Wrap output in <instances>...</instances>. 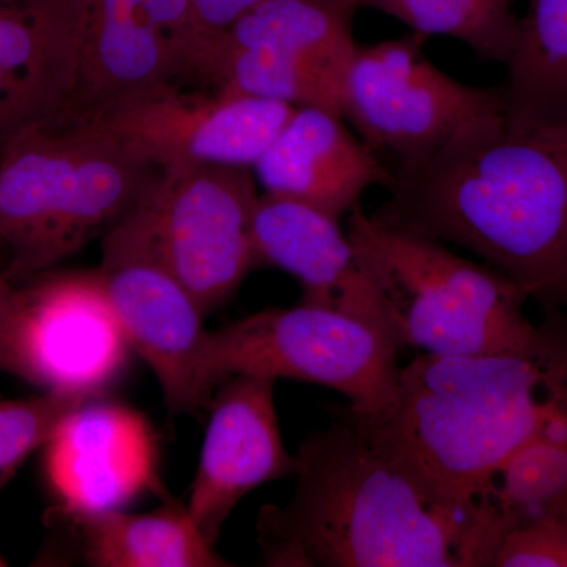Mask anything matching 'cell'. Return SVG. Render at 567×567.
Segmentation results:
<instances>
[{"label":"cell","mask_w":567,"mask_h":567,"mask_svg":"<svg viewBox=\"0 0 567 567\" xmlns=\"http://www.w3.org/2000/svg\"><path fill=\"white\" fill-rule=\"evenodd\" d=\"M297 487L257 517L271 567L494 566L509 528L486 499L435 492L352 410L298 450Z\"/></svg>","instance_id":"obj_1"},{"label":"cell","mask_w":567,"mask_h":567,"mask_svg":"<svg viewBox=\"0 0 567 567\" xmlns=\"http://www.w3.org/2000/svg\"><path fill=\"white\" fill-rule=\"evenodd\" d=\"M391 171L377 223L468 249L536 301L567 274V128L491 115Z\"/></svg>","instance_id":"obj_2"},{"label":"cell","mask_w":567,"mask_h":567,"mask_svg":"<svg viewBox=\"0 0 567 567\" xmlns=\"http://www.w3.org/2000/svg\"><path fill=\"white\" fill-rule=\"evenodd\" d=\"M361 420L435 492L475 506L517 451L567 431V317L544 309L514 352L420 354L401 369L393 410Z\"/></svg>","instance_id":"obj_3"},{"label":"cell","mask_w":567,"mask_h":567,"mask_svg":"<svg viewBox=\"0 0 567 567\" xmlns=\"http://www.w3.org/2000/svg\"><path fill=\"white\" fill-rule=\"evenodd\" d=\"M158 169L71 115L0 147V275L24 284L106 234Z\"/></svg>","instance_id":"obj_4"},{"label":"cell","mask_w":567,"mask_h":567,"mask_svg":"<svg viewBox=\"0 0 567 567\" xmlns=\"http://www.w3.org/2000/svg\"><path fill=\"white\" fill-rule=\"evenodd\" d=\"M371 275L395 346L439 357L525 349L536 336L524 290L445 244L394 229L354 207L347 229Z\"/></svg>","instance_id":"obj_5"},{"label":"cell","mask_w":567,"mask_h":567,"mask_svg":"<svg viewBox=\"0 0 567 567\" xmlns=\"http://www.w3.org/2000/svg\"><path fill=\"white\" fill-rule=\"evenodd\" d=\"M399 347L371 324L300 303L274 308L210 331L208 390L234 375L292 379L331 388L354 415L380 420L398 401Z\"/></svg>","instance_id":"obj_6"},{"label":"cell","mask_w":567,"mask_h":567,"mask_svg":"<svg viewBox=\"0 0 567 567\" xmlns=\"http://www.w3.org/2000/svg\"><path fill=\"white\" fill-rule=\"evenodd\" d=\"M147 188L103 235L96 270L130 346L158 379L169 413L194 415L208 409L213 398L204 374L210 331L193 295L164 259Z\"/></svg>","instance_id":"obj_7"},{"label":"cell","mask_w":567,"mask_h":567,"mask_svg":"<svg viewBox=\"0 0 567 567\" xmlns=\"http://www.w3.org/2000/svg\"><path fill=\"white\" fill-rule=\"evenodd\" d=\"M402 39L358 47L347 70L341 114L361 141L393 167L421 162L491 115L505 114L502 89L473 87L425 59L424 40Z\"/></svg>","instance_id":"obj_8"},{"label":"cell","mask_w":567,"mask_h":567,"mask_svg":"<svg viewBox=\"0 0 567 567\" xmlns=\"http://www.w3.org/2000/svg\"><path fill=\"white\" fill-rule=\"evenodd\" d=\"M218 40L193 0H84L80 80L62 115L192 78L213 82Z\"/></svg>","instance_id":"obj_9"},{"label":"cell","mask_w":567,"mask_h":567,"mask_svg":"<svg viewBox=\"0 0 567 567\" xmlns=\"http://www.w3.org/2000/svg\"><path fill=\"white\" fill-rule=\"evenodd\" d=\"M164 259L204 316L221 308L252 268V219L259 194L251 167L177 166L147 188Z\"/></svg>","instance_id":"obj_10"},{"label":"cell","mask_w":567,"mask_h":567,"mask_svg":"<svg viewBox=\"0 0 567 567\" xmlns=\"http://www.w3.org/2000/svg\"><path fill=\"white\" fill-rule=\"evenodd\" d=\"M130 350L99 270H50L20 284L7 374L44 391L100 398L122 374Z\"/></svg>","instance_id":"obj_11"},{"label":"cell","mask_w":567,"mask_h":567,"mask_svg":"<svg viewBox=\"0 0 567 567\" xmlns=\"http://www.w3.org/2000/svg\"><path fill=\"white\" fill-rule=\"evenodd\" d=\"M167 84L71 115L121 141L158 171L177 166L251 167L297 107L216 89L213 95Z\"/></svg>","instance_id":"obj_12"},{"label":"cell","mask_w":567,"mask_h":567,"mask_svg":"<svg viewBox=\"0 0 567 567\" xmlns=\"http://www.w3.org/2000/svg\"><path fill=\"white\" fill-rule=\"evenodd\" d=\"M44 473L71 520L123 509L147 492L166 496L147 417L99 398L78 406L55 429L44 445Z\"/></svg>","instance_id":"obj_13"},{"label":"cell","mask_w":567,"mask_h":567,"mask_svg":"<svg viewBox=\"0 0 567 567\" xmlns=\"http://www.w3.org/2000/svg\"><path fill=\"white\" fill-rule=\"evenodd\" d=\"M276 380L234 375L216 386L199 466L186 511L200 535L216 546L227 518L254 488L297 475L275 405Z\"/></svg>","instance_id":"obj_14"},{"label":"cell","mask_w":567,"mask_h":567,"mask_svg":"<svg viewBox=\"0 0 567 567\" xmlns=\"http://www.w3.org/2000/svg\"><path fill=\"white\" fill-rule=\"evenodd\" d=\"M84 0H0V147L69 111Z\"/></svg>","instance_id":"obj_15"},{"label":"cell","mask_w":567,"mask_h":567,"mask_svg":"<svg viewBox=\"0 0 567 567\" xmlns=\"http://www.w3.org/2000/svg\"><path fill=\"white\" fill-rule=\"evenodd\" d=\"M252 238L259 265L279 268L300 282L301 303L353 317L393 341L379 290L339 219L265 193L254 212Z\"/></svg>","instance_id":"obj_16"},{"label":"cell","mask_w":567,"mask_h":567,"mask_svg":"<svg viewBox=\"0 0 567 567\" xmlns=\"http://www.w3.org/2000/svg\"><path fill=\"white\" fill-rule=\"evenodd\" d=\"M265 193L289 197L341 219L371 186L390 188L393 171L342 123L319 107H297L252 166Z\"/></svg>","instance_id":"obj_17"},{"label":"cell","mask_w":567,"mask_h":567,"mask_svg":"<svg viewBox=\"0 0 567 567\" xmlns=\"http://www.w3.org/2000/svg\"><path fill=\"white\" fill-rule=\"evenodd\" d=\"M82 550L95 567H227L215 546L200 535L186 506L164 499L147 514L106 511L73 518Z\"/></svg>","instance_id":"obj_18"},{"label":"cell","mask_w":567,"mask_h":567,"mask_svg":"<svg viewBox=\"0 0 567 567\" xmlns=\"http://www.w3.org/2000/svg\"><path fill=\"white\" fill-rule=\"evenodd\" d=\"M361 0H259L219 32V58L238 50H270L301 55L349 70L357 43L353 18ZM215 78V73H213Z\"/></svg>","instance_id":"obj_19"},{"label":"cell","mask_w":567,"mask_h":567,"mask_svg":"<svg viewBox=\"0 0 567 567\" xmlns=\"http://www.w3.org/2000/svg\"><path fill=\"white\" fill-rule=\"evenodd\" d=\"M499 85L516 130L567 128V0H528Z\"/></svg>","instance_id":"obj_20"},{"label":"cell","mask_w":567,"mask_h":567,"mask_svg":"<svg viewBox=\"0 0 567 567\" xmlns=\"http://www.w3.org/2000/svg\"><path fill=\"white\" fill-rule=\"evenodd\" d=\"M360 6L404 22L421 35L461 41L480 61L506 65L520 35L513 0H361Z\"/></svg>","instance_id":"obj_21"},{"label":"cell","mask_w":567,"mask_h":567,"mask_svg":"<svg viewBox=\"0 0 567 567\" xmlns=\"http://www.w3.org/2000/svg\"><path fill=\"white\" fill-rule=\"evenodd\" d=\"M344 74L327 63L270 50L230 51L219 58L213 85L341 115Z\"/></svg>","instance_id":"obj_22"},{"label":"cell","mask_w":567,"mask_h":567,"mask_svg":"<svg viewBox=\"0 0 567 567\" xmlns=\"http://www.w3.org/2000/svg\"><path fill=\"white\" fill-rule=\"evenodd\" d=\"M511 529L548 517H567V431L517 451L492 477L483 498Z\"/></svg>","instance_id":"obj_23"},{"label":"cell","mask_w":567,"mask_h":567,"mask_svg":"<svg viewBox=\"0 0 567 567\" xmlns=\"http://www.w3.org/2000/svg\"><path fill=\"white\" fill-rule=\"evenodd\" d=\"M89 395L44 391L29 399L0 401V491L71 412L91 401Z\"/></svg>","instance_id":"obj_24"},{"label":"cell","mask_w":567,"mask_h":567,"mask_svg":"<svg viewBox=\"0 0 567 567\" xmlns=\"http://www.w3.org/2000/svg\"><path fill=\"white\" fill-rule=\"evenodd\" d=\"M496 567H567V517H548L511 529Z\"/></svg>","instance_id":"obj_25"},{"label":"cell","mask_w":567,"mask_h":567,"mask_svg":"<svg viewBox=\"0 0 567 567\" xmlns=\"http://www.w3.org/2000/svg\"><path fill=\"white\" fill-rule=\"evenodd\" d=\"M259 0H208L200 18L212 31L223 32Z\"/></svg>","instance_id":"obj_26"},{"label":"cell","mask_w":567,"mask_h":567,"mask_svg":"<svg viewBox=\"0 0 567 567\" xmlns=\"http://www.w3.org/2000/svg\"><path fill=\"white\" fill-rule=\"evenodd\" d=\"M20 298V284L10 282L0 275V371L6 369L7 342L14 311Z\"/></svg>","instance_id":"obj_27"},{"label":"cell","mask_w":567,"mask_h":567,"mask_svg":"<svg viewBox=\"0 0 567 567\" xmlns=\"http://www.w3.org/2000/svg\"><path fill=\"white\" fill-rule=\"evenodd\" d=\"M537 301L544 309H557L567 317V274Z\"/></svg>","instance_id":"obj_28"},{"label":"cell","mask_w":567,"mask_h":567,"mask_svg":"<svg viewBox=\"0 0 567 567\" xmlns=\"http://www.w3.org/2000/svg\"><path fill=\"white\" fill-rule=\"evenodd\" d=\"M9 566V561H7L6 558H3V555L0 554V567Z\"/></svg>","instance_id":"obj_29"}]
</instances>
